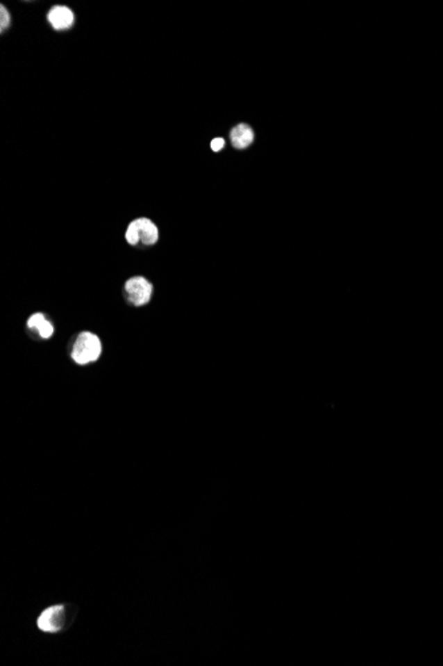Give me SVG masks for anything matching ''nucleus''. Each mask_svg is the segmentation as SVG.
<instances>
[{
    "instance_id": "f257e3e1",
    "label": "nucleus",
    "mask_w": 443,
    "mask_h": 666,
    "mask_svg": "<svg viewBox=\"0 0 443 666\" xmlns=\"http://www.w3.org/2000/svg\"><path fill=\"white\" fill-rule=\"evenodd\" d=\"M72 606L58 604L44 609L37 617V628L44 633H61L72 624Z\"/></svg>"
},
{
    "instance_id": "f03ea898",
    "label": "nucleus",
    "mask_w": 443,
    "mask_h": 666,
    "mask_svg": "<svg viewBox=\"0 0 443 666\" xmlns=\"http://www.w3.org/2000/svg\"><path fill=\"white\" fill-rule=\"evenodd\" d=\"M101 352H103V346H101L100 338L96 334L84 332L76 336L72 345L71 357L76 364L84 366V364L96 362L100 358Z\"/></svg>"
},
{
    "instance_id": "7ed1b4c3",
    "label": "nucleus",
    "mask_w": 443,
    "mask_h": 666,
    "mask_svg": "<svg viewBox=\"0 0 443 666\" xmlns=\"http://www.w3.org/2000/svg\"><path fill=\"white\" fill-rule=\"evenodd\" d=\"M125 238L131 245L153 246L158 241V227L149 218H138L128 227Z\"/></svg>"
},
{
    "instance_id": "20e7f679",
    "label": "nucleus",
    "mask_w": 443,
    "mask_h": 666,
    "mask_svg": "<svg viewBox=\"0 0 443 666\" xmlns=\"http://www.w3.org/2000/svg\"><path fill=\"white\" fill-rule=\"evenodd\" d=\"M153 294V285L144 277H133L126 281L124 286V295L126 301L133 306H144L150 301Z\"/></svg>"
},
{
    "instance_id": "39448f33",
    "label": "nucleus",
    "mask_w": 443,
    "mask_h": 666,
    "mask_svg": "<svg viewBox=\"0 0 443 666\" xmlns=\"http://www.w3.org/2000/svg\"><path fill=\"white\" fill-rule=\"evenodd\" d=\"M48 23L56 31L69 30L74 24V14L67 6H55L49 10Z\"/></svg>"
},
{
    "instance_id": "423d86ee",
    "label": "nucleus",
    "mask_w": 443,
    "mask_h": 666,
    "mask_svg": "<svg viewBox=\"0 0 443 666\" xmlns=\"http://www.w3.org/2000/svg\"><path fill=\"white\" fill-rule=\"evenodd\" d=\"M231 144L237 149H246L253 143V131L247 124H237L230 133Z\"/></svg>"
},
{
    "instance_id": "0eeeda50",
    "label": "nucleus",
    "mask_w": 443,
    "mask_h": 666,
    "mask_svg": "<svg viewBox=\"0 0 443 666\" xmlns=\"http://www.w3.org/2000/svg\"><path fill=\"white\" fill-rule=\"evenodd\" d=\"M27 326L30 329L31 332H33L35 334L39 335V338H43V339H48L52 336L53 334V326L52 323L45 318L44 314L42 313H36L33 314L28 322H27Z\"/></svg>"
},
{
    "instance_id": "6e6552de",
    "label": "nucleus",
    "mask_w": 443,
    "mask_h": 666,
    "mask_svg": "<svg viewBox=\"0 0 443 666\" xmlns=\"http://www.w3.org/2000/svg\"><path fill=\"white\" fill-rule=\"evenodd\" d=\"M10 24H11V15L8 10L4 6H1L0 7V31L4 32L10 27Z\"/></svg>"
},
{
    "instance_id": "1a4fd4ad",
    "label": "nucleus",
    "mask_w": 443,
    "mask_h": 666,
    "mask_svg": "<svg viewBox=\"0 0 443 666\" xmlns=\"http://www.w3.org/2000/svg\"><path fill=\"white\" fill-rule=\"evenodd\" d=\"M223 147H224V140L221 138V137H218V138H214V140L211 141V149H212L214 152L222 151V149H223Z\"/></svg>"
}]
</instances>
